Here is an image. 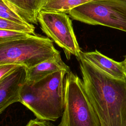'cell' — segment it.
<instances>
[{
    "label": "cell",
    "mask_w": 126,
    "mask_h": 126,
    "mask_svg": "<svg viewBox=\"0 0 126 126\" xmlns=\"http://www.w3.org/2000/svg\"><path fill=\"white\" fill-rule=\"evenodd\" d=\"M68 14L85 24L126 32V0H93L73 8Z\"/></svg>",
    "instance_id": "cell-5"
},
{
    "label": "cell",
    "mask_w": 126,
    "mask_h": 126,
    "mask_svg": "<svg viewBox=\"0 0 126 126\" xmlns=\"http://www.w3.org/2000/svg\"><path fill=\"white\" fill-rule=\"evenodd\" d=\"M63 70L69 72L70 67L62 60L61 57L45 61L27 69L26 83L32 85L54 72Z\"/></svg>",
    "instance_id": "cell-9"
},
{
    "label": "cell",
    "mask_w": 126,
    "mask_h": 126,
    "mask_svg": "<svg viewBox=\"0 0 126 126\" xmlns=\"http://www.w3.org/2000/svg\"><path fill=\"white\" fill-rule=\"evenodd\" d=\"M61 57L49 37L32 35L0 43V64H15L31 68L45 61Z\"/></svg>",
    "instance_id": "cell-3"
},
{
    "label": "cell",
    "mask_w": 126,
    "mask_h": 126,
    "mask_svg": "<svg viewBox=\"0 0 126 126\" xmlns=\"http://www.w3.org/2000/svg\"><path fill=\"white\" fill-rule=\"evenodd\" d=\"M26 126H53L48 121L42 120L36 118L31 120L27 124Z\"/></svg>",
    "instance_id": "cell-16"
},
{
    "label": "cell",
    "mask_w": 126,
    "mask_h": 126,
    "mask_svg": "<svg viewBox=\"0 0 126 126\" xmlns=\"http://www.w3.org/2000/svg\"><path fill=\"white\" fill-rule=\"evenodd\" d=\"M27 68L18 65L11 73L0 79V113L11 104L20 102V94L26 83Z\"/></svg>",
    "instance_id": "cell-7"
},
{
    "label": "cell",
    "mask_w": 126,
    "mask_h": 126,
    "mask_svg": "<svg viewBox=\"0 0 126 126\" xmlns=\"http://www.w3.org/2000/svg\"><path fill=\"white\" fill-rule=\"evenodd\" d=\"M18 65H19L10 63L0 64V79L11 73Z\"/></svg>",
    "instance_id": "cell-15"
},
{
    "label": "cell",
    "mask_w": 126,
    "mask_h": 126,
    "mask_svg": "<svg viewBox=\"0 0 126 126\" xmlns=\"http://www.w3.org/2000/svg\"><path fill=\"white\" fill-rule=\"evenodd\" d=\"M0 18L14 22L30 27H34L19 14L10 8L2 0H0Z\"/></svg>",
    "instance_id": "cell-12"
},
{
    "label": "cell",
    "mask_w": 126,
    "mask_h": 126,
    "mask_svg": "<svg viewBox=\"0 0 126 126\" xmlns=\"http://www.w3.org/2000/svg\"><path fill=\"white\" fill-rule=\"evenodd\" d=\"M81 59L91 63L115 79H124L126 78V72L122 62L114 61L96 50L85 52L81 51L79 61Z\"/></svg>",
    "instance_id": "cell-8"
},
{
    "label": "cell",
    "mask_w": 126,
    "mask_h": 126,
    "mask_svg": "<svg viewBox=\"0 0 126 126\" xmlns=\"http://www.w3.org/2000/svg\"><path fill=\"white\" fill-rule=\"evenodd\" d=\"M37 20L42 32L63 49L67 59L73 55L79 61L81 50L66 13L41 10Z\"/></svg>",
    "instance_id": "cell-6"
},
{
    "label": "cell",
    "mask_w": 126,
    "mask_h": 126,
    "mask_svg": "<svg viewBox=\"0 0 126 126\" xmlns=\"http://www.w3.org/2000/svg\"><path fill=\"white\" fill-rule=\"evenodd\" d=\"M28 22L36 24L37 16L46 0H2Z\"/></svg>",
    "instance_id": "cell-10"
},
{
    "label": "cell",
    "mask_w": 126,
    "mask_h": 126,
    "mask_svg": "<svg viewBox=\"0 0 126 126\" xmlns=\"http://www.w3.org/2000/svg\"><path fill=\"white\" fill-rule=\"evenodd\" d=\"M122 65L123 66V67H124L125 71L126 72V55L125 56V59L122 62Z\"/></svg>",
    "instance_id": "cell-17"
},
{
    "label": "cell",
    "mask_w": 126,
    "mask_h": 126,
    "mask_svg": "<svg viewBox=\"0 0 126 126\" xmlns=\"http://www.w3.org/2000/svg\"><path fill=\"white\" fill-rule=\"evenodd\" d=\"M58 126H100L82 79L71 71L65 76L63 111Z\"/></svg>",
    "instance_id": "cell-4"
},
{
    "label": "cell",
    "mask_w": 126,
    "mask_h": 126,
    "mask_svg": "<svg viewBox=\"0 0 126 126\" xmlns=\"http://www.w3.org/2000/svg\"><path fill=\"white\" fill-rule=\"evenodd\" d=\"M79 67L100 126H126V78L115 79L81 59Z\"/></svg>",
    "instance_id": "cell-1"
},
{
    "label": "cell",
    "mask_w": 126,
    "mask_h": 126,
    "mask_svg": "<svg viewBox=\"0 0 126 126\" xmlns=\"http://www.w3.org/2000/svg\"><path fill=\"white\" fill-rule=\"evenodd\" d=\"M93 0H46L41 10L68 14L73 8Z\"/></svg>",
    "instance_id": "cell-11"
},
{
    "label": "cell",
    "mask_w": 126,
    "mask_h": 126,
    "mask_svg": "<svg viewBox=\"0 0 126 126\" xmlns=\"http://www.w3.org/2000/svg\"><path fill=\"white\" fill-rule=\"evenodd\" d=\"M67 73V71L61 70L32 85L25 83L21 92L20 102L30 110L36 118L56 121L62 116L63 111Z\"/></svg>",
    "instance_id": "cell-2"
},
{
    "label": "cell",
    "mask_w": 126,
    "mask_h": 126,
    "mask_svg": "<svg viewBox=\"0 0 126 126\" xmlns=\"http://www.w3.org/2000/svg\"><path fill=\"white\" fill-rule=\"evenodd\" d=\"M33 35L28 32L0 29V43L24 38Z\"/></svg>",
    "instance_id": "cell-14"
},
{
    "label": "cell",
    "mask_w": 126,
    "mask_h": 126,
    "mask_svg": "<svg viewBox=\"0 0 126 126\" xmlns=\"http://www.w3.org/2000/svg\"><path fill=\"white\" fill-rule=\"evenodd\" d=\"M0 29L28 32L33 35L36 34L34 32V27H28L2 18H0Z\"/></svg>",
    "instance_id": "cell-13"
}]
</instances>
